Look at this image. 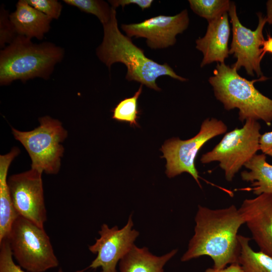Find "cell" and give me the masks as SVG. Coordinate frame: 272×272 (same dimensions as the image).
<instances>
[{"mask_svg": "<svg viewBox=\"0 0 272 272\" xmlns=\"http://www.w3.org/2000/svg\"><path fill=\"white\" fill-rule=\"evenodd\" d=\"M195 222L194 234L181 261L207 255L216 269L238 263L240 252L238 232L245 223L235 205L218 209L199 205Z\"/></svg>", "mask_w": 272, "mask_h": 272, "instance_id": "1", "label": "cell"}, {"mask_svg": "<svg viewBox=\"0 0 272 272\" xmlns=\"http://www.w3.org/2000/svg\"><path fill=\"white\" fill-rule=\"evenodd\" d=\"M102 25L103 40L96 54L109 70L113 63H122L127 68V80L136 81L157 91L161 89L156 80L161 76H168L181 81L187 80L178 75L167 63L160 64L147 57L142 49L122 34L118 26L116 9L112 8L110 21Z\"/></svg>", "mask_w": 272, "mask_h": 272, "instance_id": "2", "label": "cell"}, {"mask_svg": "<svg viewBox=\"0 0 272 272\" xmlns=\"http://www.w3.org/2000/svg\"><path fill=\"white\" fill-rule=\"evenodd\" d=\"M64 55V49L53 43L35 44L18 35L0 51V84L8 85L16 80L25 83L37 77L47 80Z\"/></svg>", "mask_w": 272, "mask_h": 272, "instance_id": "3", "label": "cell"}, {"mask_svg": "<svg viewBox=\"0 0 272 272\" xmlns=\"http://www.w3.org/2000/svg\"><path fill=\"white\" fill-rule=\"evenodd\" d=\"M214 75L209 79L215 96L227 110L239 109V120H262L267 125L272 122V99L265 96L254 86L256 82L268 78L264 76L251 81L241 77L234 68L217 63Z\"/></svg>", "mask_w": 272, "mask_h": 272, "instance_id": "4", "label": "cell"}, {"mask_svg": "<svg viewBox=\"0 0 272 272\" xmlns=\"http://www.w3.org/2000/svg\"><path fill=\"white\" fill-rule=\"evenodd\" d=\"M13 257L28 272H45L59 265L44 227L18 216L6 238Z\"/></svg>", "mask_w": 272, "mask_h": 272, "instance_id": "5", "label": "cell"}, {"mask_svg": "<svg viewBox=\"0 0 272 272\" xmlns=\"http://www.w3.org/2000/svg\"><path fill=\"white\" fill-rule=\"evenodd\" d=\"M39 126L28 131L12 127L14 138L25 148L31 160V168L48 174L60 169L64 148L61 144L67 136L61 122L49 116L39 118Z\"/></svg>", "mask_w": 272, "mask_h": 272, "instance_id": "6", "label": "cell"}, {"mask_svg": "<svg viewBox=\"0 0 272 272\" xmlns=\"http://www.w3.org/2000/svg\"><path fill=\"white\" fill-rule=\"evenodd\" d=\"M260 129L257 121L247 120L242 127L226 133L212 150L202 155L200 162H219L226 180L232 181L241 167L260 150Z\"/></svg>", "mask_w": 272, "mask_h": 272, "instance_id": "7", "label": "cell"}, {"mask_svg": "<svg viewBox=\"0 0 272 272\" xmlns=\"http://www.w3.org/2000/svg\"><path fill=\"white\" fill-rule=\"evenodd\" d=\"M227 126L222 120L215 118H207L202 122L198 133L186 140L178 138L166 141L162 146V157L167 161L166 173L172 178L183 172L190 174L200 187L198 171L194 161L199 150L209 140L225 133Z\"/></svg>", "mask_w": 272, "mask_h": 272, "instance_id": "8", "label": "cell"}, {"mask_svg": "<svg viewBox=\"0 0 272 272\" xmlns=\"http://www.w3.org/2000/svg\"><path fill=\"white\" fill-rule=\"evenodd\" d=\"M232 26V40L229 50V54H232L236 58L231 66L237 71L243 67L247 74L258 77L263 76L260 62L263 56L262 47L265 39L263 30L267 23L265 17L258 13V25L254 30H251L240 22L236 12L235 3L231 2L228 11Z\"/></svg>", "mask_w": 272, "mask_h": 272, "instance_id": "9", "label": "cell"}, {"mask_svg": "<svg viewBox=\"0 0 272 272\" xmlns=\"http://www.w3.org/2000/svg\"><path fill=\"white\" fill-rule=\"evenodd\" d=\"M42 172L31 168L11 175L8 179L14 208L19 216L41 227L47 221Z\"/></svg>", "mask_w": 272, "mask_h": 272, "instance_id": "10", "label": "cell"}, {"mask_svg": "<svg viewBox=\"0 0 272 272\" xmlns=\"http://www.w3.org/2000/svg\"><path fill=\"white\" fill-rule=\"evenodd\" d=\"M133 226L131 215L126 225L120 229L117 226L110 228L103 224L99 231L100 237L89 246V250L97 254V256L87 268L96 269L100 267L101 272H117V263L131 250L139 235Z\"/></svg>", "mask_w": 272, "mask_h": 272, "instance_id": "11", "label": "cell"}, {"mask_svg": "<svg viewBox=\"0 0 272 272\" xmlns=\"http://www.w3.org/2000/svg\"><path fill=\"white\" fill-rule=\"evenodd\" d=\"M189 19L187 10L168 16L159 15L138 23L122 24L121 28L130 38H144L151 49H163L174 45L176 36L188 27Z\"/></svg>", "mask_w": 272, "mask_h": 272, "instance_id": "12", "label": "cell"}, {"mask_svg": "<svg viewBox=\"0 0 272 272\" xmlns=\"http://www.w3.org/2000/svg\"><path fill=\"white\" fill-rule=\"evenodd\" d=\"M238 209L260 251L272 256V194L245 199Z\"/></svg>", "mask_w": 272, "mask_h": 272, "instance_id": "13", "label": "cell"}, {"mask_svg": "<svg viewBox=\"0 0 272 272\" xmlns=\"http://www.w3.org/2000/svg\"><path fill=\"white\" fill-rule=\"evenodd\" d=\"M230 30L228 12L208 22L205 36L195 41L196 48L203 54L201 67L213 62L224 63L229 56Z\"/></svg>", "mask_w": 272, "mask_h": 272, "instance_id": "14", "label": "cell"}, {"mask_svg": "<svg viewBox=\"0 0 272 272\" xmlns=\"http://www.w3.org/2000/svg\"><path fill=\"white\" fill-rule=\"evenodd\" d=\"M16 7L15 11L10 14V19L18 35L42 40L49 31L52 19L30 6L26 0H19Z\"/></svg>", "mask_w": 272, "mask_h": 272, "instance_id": "15", "label": "cell"}, {"mask_svg": "<svg viewBox=\"0 0 272 272\" xmlns=\"http://www.w3.org/2000/svg\"><path fill=\"white\" fill-rule=\"evenodd\" d=\"M20 152V149L15 147L8 153L0 156V242L7 238L19 216L13 205L7 175L12 162Z\"/></svg>", "mask_w": 272, "mask_h": 272, "instance_id": "16", "label": "cell"}, {"mask_svg": "<svg viewBox=\"0 0 272 272\" xmlns=\"http://www.w3.org/2000/svg\"><path fill=\"white\" fill-rule=\"evenodd\" d=\"M175 249L161 256L151 253L147 247L135 245L120 260V272H164L165 264L177 252Z\"/></svg>", "mask_w": 272, "mask_h": 272, "instance_id": "17", "label": "cell"}, {"mask_svg": "<svg viewBox=\"0 0 272 272\" xmlns=\"http://www.w3.org/2000/svg\"><path fill=\"white\" fill-rule=\"evenodd\" d=\"M244 167L249 170L241 172L243 181L250 182L253 194H272V165L266 161L264 154H256Z\"/></svg>", "mask_w": 272, "mask_h": 272, "instance_id": "18", "label": "cell"}, {"mask_svg": "<svg viewBox=\"0 0 272 272\" xmlns=\"http://www.w3.org/2000/svg\"><path fill=\"white\" fill-rule=\"evenodd\" d=\"M240 252L238 263L243 272H272V256L254 251L249 245L250 238L238 235Z\"/></svg>", "mask_w": 272, "mask_h": 272, "instance_id": "19", "label": "cell"}, {"mask_svg": "<svg viewBox=\"0 0 272 272\" xmlns=\"http://www.w3.org/2000/svg\"><path fill=\"white\" fill-rule=\"evenodd\" d=\"M188 2L192 11L208 22L228 12L231 3L229 0H189Z\"/></svg>", "mask_w": 272, "mask_h": 272, "instance_id": "20", "label": "cell"}, {"mask_svg": "<svg viewBox=\"0 0 272 272\" xmlns=\"http://www.w3.org/2000/svg\"><path fill=\"white\" fill-rule=\"evenodd\" d=\"M143 85L132 97L120 101L112 110V118L118 121L129 122L131 126H138V100L142 93Z\"/></svg>", "mask_w": 272, "mask_h": 272, "instance_id": "21", "label": "cell"}, {"mask_svg": "<svg viewBox=\"0 0 272 272\" xmlns=\"http://www.w3.org/2000/svg\"><path fill=\"white\" fill-rule=\"evenodd\" d=\"M65 4L78 8L81 11L91 14L97 17L102 25L110 20L112 8L108 3L102 0H63Z\"/></svg>", "mask_w": 272, "mask_h": 272, "instance_id": "22", "label": "cell"}, {"mask_svg": "<svg viewBox=\"0 0 272 272\" xmlns=\"http://www.w3.org/2000/svg\"><path fill=\"white\" fill-rule=\"evenodd\" d=\"M8 10L2 5L0 9V47L12 43L18 35L15 27L10 19Z\"/></svg>", "mask_w": 272, "mask_h": 272, "instance_id": "23", "label": "cell"}, {"mask_svg": "<svg viewBox=\"0 0 272 272\" xmlns=\"http://www.w3.org/2000/svg\"><path fill=\"white\" fill-rule=\"evenodd\" d=\"M7 238L0 242V272H28L16 264Z\"/></svg>", "mask_w": 272, "mask_h": 272, "instance_id": "24", "label": "cell"}, {"mask_svg": "<svg viewBox=\"0 0 272 272\" xmlns=\"http://www.w3.org/2000/svg\"><path fill=\"white\" fill-rule=\"evenodd\" d=\"M32 7L47 16L51 19H58L61 13L62 6L57 0H26Z\"/></svg>", "mask_w": 272, "mask_h": 272, "instance_id": "25", "label": "cell"}, {"mask_svg": "<svg viewBox=\"0 0 272 272\" xmlns=\"http://www.w3.org/2000/svg\"><path fill=\"white\" fill-rule=\"evenodd\" d=\"M111 7L115 9L118 7H121L122 9L125 6L129 4L138 5L142 10L151 7L153 0H110L108 1Z\"/></svg>", "mask_w": 272, "mask_h": 272, "instance_id": "26", "label": "cell"}, {"mask_svg": "<svg viewBox=\"0 0 272 272\" xmlns=\"http://www.w3.org/2000/svg\"><path fill=\"white\" fill-rule=\"evenodd\" d=\"M259 147L262 154L272 157V131L261 134Z\"/></svg>", "mask_w": 272, "mask_h": 272, "instance_id": "27", "label": "cell"}, {"mask_svg": "<svg viewBox=\"0 0 272 272\" xmlns=\"http://www.w3.org/2000/svg\"><path fill=\"white\" fill-rule=\"evenodd\" d=\"M205 272H243V270L239 263H235L223 269L208 268Z\"/></svg>", "mask_w": 272, "mask_h": 272, "instance_id": "28", "label": "cell"}, {"mask_svg": "<svg viewBox=\"0 0 272 272\" xmlns=\"http://www.w3.org/2000/svg\"><path fill=\"white\" fill-rule=\"evenodd\" d=\"M266 16H265L266 22L269 24L272 25V0H268L266 3Z\"/></svg>", "mask_w": 272, "mask_h": 272, "instance_id": "29", "label": "cell"}, {"mask_svg": "<svg viewBox=\"0 0 272 272\" xmlns=\"http://www.w3.org/2000/svg\"><path fill=\"white\" fill-rule=\"evenodd\" d=\"M263 54L266 52L272 53V37L268 36L267 39L265 40L262 47Z\"/></svg>", "mask_w": 272, "mask_h": 272, "instance_id": "30", "label": "cell"}, {"mask_svg": "<svg viewBox=\"0 0 272 272\" xmlns=\"http://www.w3.org/2000/svg\"><path fill=\"white\" fill-rule=\"evenodd\" d=\"M86 269H81L76 270L75 272H84ZM57 272H64L61 268H59Z\"/></svg>", "mask_w": 272, "mask_h": 272, "instance_id": "31", "label": "cell"}]
</instances>
